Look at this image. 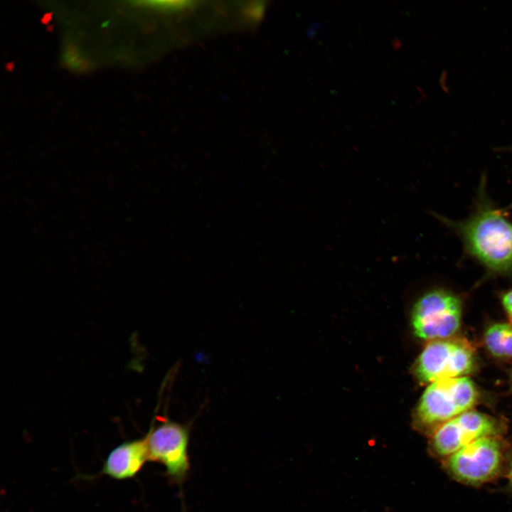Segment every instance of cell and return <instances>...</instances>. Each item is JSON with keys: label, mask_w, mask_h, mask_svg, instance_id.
<instances>
[{"label": "cell", "mask_w": 512, "mask_h": 512, "mask_svg": "<svg viewBox=\"0 0 512 512\" xmlns=\"http://www.w3.org/2000/svg\"><path fill=\"white\" fill-rule=\"evenodd\" d=\"M498 208L486 188V176H481L469 215L453 220L434 215L461 240L464 255L484 270L477 284L496 278L512 279V220Z\"/></svg>", "instance_id": "cell-1"}, {"label": "cell", "mask_w": 512, "mask_h": 512, "mask_svg": "<svg viewBox=\"0 0 512 512\" xmlns=\"http://www.w3.org/2000/svg\"><path fill=\"white\" fill-rule=\"evenodd\" d=\"M477 398V389L466 376L432 383L416 408L415 425L431 434L441 425L471 410Z\"/></svg>", "instance_id": "cell-2"}, {"label": "cell", "mask_w": 512, "mask_h": 512, "mask_svg": "<svg viewBox=\"0 0 512 512\" xmlns=\"http://www.w3.org/2000/svg\"><path fill=\"white\" fill-rule=\"evenodd\" d=\"M443 466L454 480L479 486L494 479L505 461L504 444L500 437L476 439L443 460Z\"/></svg>", "instance_id": "cell-3"}, {"label": "cell", "mask_w": 512, "mask_h": 512, "mask_svg": "<svg viewBox=\"0 0 512 512\" xmlns=\"http://www.w3.org/2000/svg\"><path fill=\"white\" fill-rule=\"evenodd\" d=\"M462 300L444 288H434L416 302L412 314L415 334L422 339H444L454 335L461 324Z\"/></svg>", "instance_id": "cell-4"}, {"label": "cell", "mask_w": 512, "mask_h": 512, "mask_svg": "<svg viewBox=\"0 0 512 512\" xmlns=\"http://www.w3.org/2000/svg\"><path fill=\"white\" fill-rule=\"evenodd\" d=\"M474 363V352L466 341L438 339L425 346L415 362L414 371L420 382L432 383L465 376L472 371Z\"/></svg>", "instance_id": "cell-5"}, {"label": "cell", "mask_w": 512, "mask_h": 512, "mask_svg": "<svg viewBox=\"0 0 512 512\" xmlns=\"http://www.w3.org/2000/svg\"><path fill=\"white\" fill-rule=\"evenodd\" d=\"M500 422L484 413L469 410L439 426L430 435L432 454L445 459L472 442L486 437H500Z\"/></svg>", "instance_id": "cell-6"}, {"label": "cell", "mask_w": 512, "mask_h": 512, "mask_svg": "<svg viewBox=\"0 0 512 512\" xmlns=\"http://www.w3.org/2000/svg\"><path fill=\"white\" fill-rule=\"evenodd\" d=\"M149 460L161 464L171 480L181 481L190 469L189 432L186 427L164 420L145 436Z\"/></svg>", "instance_id": "cell-7"}, {"label": "cell", "mask_w": 512, "mask_h": 512, "mask_svg": "<svg viewBox=\"0 0 512 512\" xmlns=\"http://www.w3.org/2000/svg\"><path fill=\"white\" fill-rule=\"evenodd\" d=\"M149 460L146 437L124 442L108 454L101 474L117 480L134 477Z\"/></svg>", "instance_id": "cell-8"}, {"label": "cell", "mask_w": 512, "mask_h": 512, "mask_svg": "<svg viewBox=\"0 0 512 512\" xmlns=\"http://www.w3.org/2000/svg\"><path fill=\"white\" fill-rule=\"evenodd\" d=\"M484 343L494 357L512 358V325L506 323L490 325L484 332Z\"/></svg>", "instance_id": "cell-9"}, {"label": "cell", "mask_w": 512, "mask_h": 512, "mask_svg": "<svg viewBox=\"0 0 512 512\" xmlns=\"http://www.w3.org/2000/svg\"><path fill=\"white\" fill-rule=\"evenodd\" d=\"M500 300L506 312L512 318V289L500 294Z\"/></svg>", "instance_id": "cell-10"}, {"label": "cell", "mask_w": 512, "mask_h": 512, "mask_svg": "<svg viewBox=\"0 0 512 512\" xmlns=\"http://www.w3.org/2000/svg\"><path fill=\"white\" fill-rule=\"evenodd\" d=\"M507 479L508 488L512 491V455L508 462Z\"/></svg>", "instance_id": "cell-11"}, {"label": "cell", "mask_w": 512, "mask_h": 512, "mask_svg": "<svg viewBox=\"0 0 512 512\" xmlns=\"http://www.w3.org/2000/svg\"><path fill=\"white\" fill-rule=\"evenodd\" d=\"M499 150L508 151L512 154V144H511L506 147L499 149ZM511 208H512V203H511L508 206H506L503 208V209L507 212Z\"/></svg>", "instance_id": "cell-12"}, {"label": "cell", "mask_w": 512, "mask_h": 512, "mask_svg": "<svg viewBox=\"0 0 512 512\" xmlns=\"http://www.w3.org/2000/svg\"><path fill=\"white\" fill-rule=\"evenodd\" d=\"M511 382H512V373H511Z\"/></svg>", "instance_id": "cell-13"}]
</instances>
